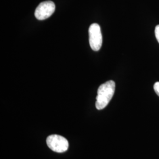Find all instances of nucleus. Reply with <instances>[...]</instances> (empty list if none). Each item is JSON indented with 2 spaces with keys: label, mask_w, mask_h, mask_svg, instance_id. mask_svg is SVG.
<instances>
[{
  "label": "nucleus",
  "mask_w": 159,
  "mask_h": 159,
  "mask_svg": "<svg viewBox=\"0 0 159 159\" xmlns=\"http://www.w3.org/2000/svg\"><path fill=\"white\" fill-rule=\"evenodd\" d=\"M116 84L113 80H110L100 85L97 91L96 107L97 110L105 108L113 97Z\"/></svg>",
  "instance_id": "1"
},
{
  "label": "nucleus",
  "mask_w": 159,
  "mask_h": 159,
  "mask_svg": "<svg viewBox=\"0 0 159 159\" xmlns=\"http://www.w3.org/2000/svg\"><path fill=\"white\" fill-rule=\"evenodd\" d=\"M47 144L51 150L57 153H64L68 150V140L64 137L52 134L47 138Z\"/></svg>",
  "instance_id": "2"
},
{
  "label": "nucleus",
  "mask_w": 159,
  "mask_h": 159,
  "mask_svg": "<svg viewBox=\"0 0 159 159\" xmlns=\"http://www.w3.org/2000/svg\"><path fill=\"white\" fill-rule=\"evenodd\" d=\"M89 43L91 49L94 51H98L102 46V37L101 29L100 25L94 23L91 24L89 28Z\"/></svg>",
  "instance_id": "3"
},
{
  "label": "nucleus",
  "mask_w": 159,
  "mask_h": 159,
  "mask_svg": "<svg viewBox=\"0 0 159 159\" xmlns=\"http://www.w3.org/2000/svg\"><path fill=\"white\" fill-rule=\"evenodd\" d=\"M155 35L159 43V25H157L155 28Z\"/></svg>",
  "instance_id": "6"
},
{
  "label": "nucleus",
  "mask_w": 159,
  "mask_h": 159,
  "mask_svg": "<svg viewBox=\"0 0 159 159\" xmlns=\"http://www.w3.org/2000/svg\"><path fill=\"white\" fill-rule=\"evenodd\" d=\"M56 10L55 4L51 1L41 2L35 11V16L39 20H44L49 18Z\"/></svg>",
  "instance_id": "4"
},
{
  "label": "nucleus",
  "mask_w": 159,
  "mask_h": 159,
  "mask_svg": "<svg viewBox=\"0 0 159 159\" xmlns=\"http://www.w3.org/2000/svg\"><path fill=\"white\" fill-rule=\"evenodd\" d=\"M154 90L156 92V93L157 94V95L159 96V82H156L154 84Z\"/></svg>",
  "instance_id": "5"
}]
</instances>
